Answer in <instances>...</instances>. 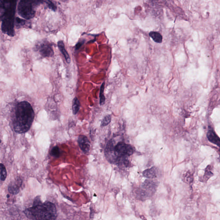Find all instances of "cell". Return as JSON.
Returning <instances> with one entry per match:
<instances>
[{
  "label": "cell",
  "mask_w": 220,
  "mask_h": 220,
  "mask_svg": "<svg viewBox=\"0 0 220 220\" xmlns=\"http://www.w3.org/2000/svg\"><path fill=\"white\" fill-rule=\"evenodd\" d=\"M0 174L1 180L4 181L7 178V173L5 167L2 163H0Z\"/></svg>",
  "instance_id": "2e32d148"
},
{
  "label": "cell",
  "mask_w": 220,
  "mask_h": 220,
  "mask_svg": "<svg viewBox=\"0 0 220 220\" xmlns=\"http://www.w3.org/2000/svg\"><path fill=\"white\" fill-rule=\"evenodd\" d=\"M142 187L141 189L142 191L148 196L155 192L156 185L155 182L152 181L146 180L142 184Z\"/></svg>",
  "instance_id": "8992f818"
},
{
  "label": "cell",
  "mask_w": 220,
  "mask_h": 220,
  "mask_svg": "<svg viewBox=\"0 0 220 220\" xmlns=\"http://www.w3.org/2000/svg\"><path fill=\"white\" fill-rule=\"evenodd\" d=\"M84 42V41H81L79 42L78 43H77V44L75 46L76 50H78V49H79V48H80L82 46V45L83 44Z\"/></svg>",
  "instance_id": "603a6c76"
},
{
  "label": "cell",
  "mask_w": 220,
  "mask_h": 220,
  "mask_svg": "<svg viewBox=\"0 0 220 220\" xmlns=\"http://www.w3.org/2000/svg\"><path fill=\"white\" fill-rule=\"evenodd\" d=\"M38 49L40 54L43 57H51L54 55V51L52 46L46 41L40 43L38 45Z\"/></svg>",
  "instance_id": "5b68a950"
},
{
  "label": "cell",
  "mask_w": 220,
  "mask_h": 220,
  "mask_svg": "<svg viewBox=\"0 0 220 220\" xmlns=\"http://www.w3.org/2000/svg\"><path fill=\"white\" fill-rule=\"evenodd\" d=\"M33 5L35 4L30 0H20L18 8L19 15L27 20L33 18L35 14Z\"/></svg>",
  "instance_id": "3957f363"
},
{
  "label": "cell",
  "mask_w": 220,
  "mask_h": 220,
  "mask_svg": "<svg viewBox=\"0 0 220 220\" xmlns=\"http://www.w3.org/2000/svg\"><path fill=\"white\" fill-rule=\"evenodd\" d=\"M58 46L60 52L64 55L67 62L68 63V64H69L71 62L70 57L69 54L67 52L66 49L65 48V46H64V42H63V41H58Z\"/></svg>",
  "instance_id": "30bf717a"
},
{
  "label": "cell",
  "mask_w": 220,
  "mask_h": 220,
  "mask_svg": "<svg viewBox=\"0 0 220 220\" xmlns=\"http://www.w3.org/2000/svg\"><path fill=\"white\" fill-rule=\"evenodd\" d=\"M22 180L18 179L17 182L14 184H11L8 187V191L12 194H17L20 191L19 187L22 185Z\"/></svg>",
  "instance_id": "9c48e42d"
},
{
  "label": "cell",
  "mask_w": 220,
  "mask_h": 220,
  "mask_svg": "<svg viewBox=\"0 0 220 220\" xmlns=\"http://www.w3.org/2000/svg\"><path fill=\"white\" fill-rule=\"evenodd\" d=\"M207 137L210 142L218 145V146H219L220 144L219 138L218 137L212 129H211L209 130L207 134Z\"/></svg>",
  "instance_id": "ba28073f"
},
{
  "label": "cell",
  "mask_w": 220,
  "mask_h": 220,
  "mask_svg": "<svg viewBox=\"0 0 220 220\" xmlns=\"http://www.w3.org/2000/svg\"><path fill=\"white\" fill-rule=\"evenodd\" d=\"M6 8L4 4L0 5V18L5 17L6 14Z\"/></svg>",
  "instance_id": "44dd1931"
},
{
  "label": "cell",
  "mask_w": 220,
  "mask_h": 220,
  "mask_svg": "<svg viewBox=\"0 0 220 220\" xmlns=\"http://www.w3.org/2000/svg\"><path fill=\"white\" fill-rule=\"evenodd\" d=\"M46 3L49 9L53 11H56V9H57L56 8V7L53 4L51 0H46Z\"/></svg>",
  "instance_id": "ffe728a7"
},
{
  "label": "cell",
  "mask_w": 220,
  "mask_h": 220,
  "mask_svg": "<svg viewBox=\"0 0 220 220\" xmlns=\"http://www.w3.org/2000/svg\"><path fill=\"white\" fill-rule=\"evenodd\" d=\"M24 213L32 220H54L57 217L55 205L48 201L42 203L38 196L34 200L33 206L26 209Z\"/></svg>",
  "instance_id": "7a4b0ae2"
},
{
  "label": "cell",
  "mask_w": 220,
  "mask_h": 220,
  "mask_svg": "<svg viewBox=\"0 0 220 220\" xmlns=\"http://www.w3.org/2000/svg\"><path fill=\"white\" fill-rule=\"evenodd\" d=\"M115 154L120 156H130L133 154V147L124 142H119L115 147Z\"/></svg>",
  "instance_id": "277c9868"
},
{
  "label": "cell",
  "mask_w": 220,
  "mask_h": 220,
  "mask_svg": "<svg viewBox=\"0 0 220 220\" xmlns=\"http://www.w3.org/2000/svg\"><path fill=\"white\" fill-rule=\"evenodd\" d=\"M16 22L17 25L20 26H23V25H25V23H26V21L25 20H22L19 17L16 18Z\"/></svg>",
  "instance_id": "7402d4cb"
},
{
  "label": "cell",
  "mask_w": 220,
  "mask_h": 220,
  "mask_svg": "<svg viewBox=\"0 0 220 220\" xmlns=\"http://www.w3.org/2000/svg\"><path fill=\"white\" fill-rule=\"evenodd\" d=\"M213 174L212 172L211 165H209L206 168L205 173L202 179V180H201L200 181H203V182L207 181L208 180H209L211 177L212 176Z\"/></svg>",
  "instance_id": "5bb4252c"
},
{
  "label": "cell",
  "mask_w": 220,
  "mask_h": 220,
  "mask_svg": "<svg viewBox=\"0 0 220 220\" xmlns=\"http://www.w3.org/2000/svg\"><path fill=\"white\" fill-rule=\"evenodd\" d=\"M35 118L32 106L29 102L23 101L16 107L14 118L13 121L14 130L18 133H25L29 131Z\"/></svg>",
  "instance_id": "6da1fadb"
},
{
  "label": "cell",
  "mask_w": 220,
  "mask_h": 220,
  "mask_svg": "<svg viewBox=\"0 0 220 220\" xmlns=\"http://www.w3.org/2000/svg\"><path fill=\"white\" fill-rule=\"evenodd\" d=\"M149 36L152 38L155 42L157 43H162V37L158 32H151L149 33Z\"/></svg>",
  "instance_id": "7c38bea8"
},
{
  "label": "cell",
  "mask_w": 220,
  "mask_h": 220,
  "mask_svg": "<svg viewBox=\"0 0 220 220\" xmlns=\"http://www.w3.org/2000/svg\"><path fill=\"white\" fill-rule=\"evenodd\" d=\"M78 143L80 149L84 153H87L90 149V143L86 136L81 135L79 136Z\"/></svg>",
  "instance_id": "52a82bcc"
},
{
  "label": "cell",
  "mask_w": 220,
  "mask_h": 220,
  "mask_svg": "<svg viewBox=\"0 0 220 220\" xmlns=\"http://www.w3.org/2000/svg\"><path fill=\"white\" fill-rule=\"evenodd\" d=\"M51 154L55 157H58L60 156V151L58 146L53 147L51 151Z\"/></svg>",
  "instance_id": "ac0fdd59"
},
{
  "label": "cell",
  "mask_w": 220,
  "mask_h": 220,
  "mask_svg": "<svg viewBox=\"0 0 220 220\" xmlns=\"http://www.w3.org/2000/svg\"><path fill=\"white\" fill-rule=\"evenodd\" d=\"M112 120V118L111 116L109 115H108L105 116L103 120H102L101 122V127H104L105 126H107L108 124H110V122Z\"/></svg>",
  "instance_id": "e0dca14e"
},
{
  "label": "cell",
  "mask_w": 220,
  "mask_h": 220,
  "mask_svg": "<svg viewBox=\"0 0 220 220\" xmlns=\"http://www.w3.org/2000/svg\"><path fill=\"white\" fill-rule=\"evenodd\" d=\"M184 179L186 183H189L192 182L193 181V175L190 172H188L184 175Z\"/></svg>",
  "instance_id": "d6986e66"
},
{
  "label": "cell",
  "mask_w": 220,
  "mask_h": 220,
  "mask_svg": "<svg viewBox=\"0 0 220 220\" xmlns=\"http://www.w3.org/2000/svg\"><path fill=\"white\" fill-rule=\"evenodd\" d=\"M80 104L79 101L77 97L74 99L72 102V111L73 114L74 115H76L80 108Z\"/></svg>",
  "instance_id": "4fadbf2b"
},
{
  "label": "cell",
  "mask_w": 220,
  "mask_h": 220,
  "mask_svg": "<svg viewBox=\"0 0 220 220\" xmlns=\"http://www.w3.org/2000/svg\"><path fill=\"white\" fill-rule=\"evenodd\" d=\"M143 174L144 177L148 178H154L156 177V169L155 167H152L149 169H146L143 171Z\"/></svg>",
  "instance_id": "8fae6325"
},
{
  "label": "cell",
  "mask_w": 220,
  "mask_h": 220,
  "mask_svg": "<svg viewBox=\"0 0 220 220\" xmlns=\"http://www.w3.org/2000/svg\"><path fill=\"white\" fill-rule=\"evenodd\" d=\"M105 86V83H103L101 86L100 91L99 98H100V105H103L105 103V98L104 96V90Z\"/></svg>",
  "instance_id": "9a60e30c"
}]
</instances>
